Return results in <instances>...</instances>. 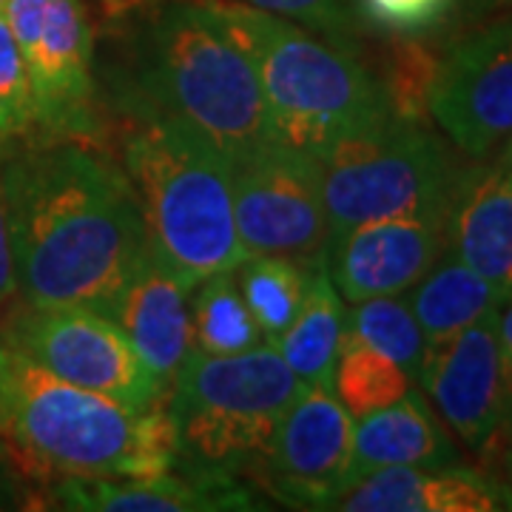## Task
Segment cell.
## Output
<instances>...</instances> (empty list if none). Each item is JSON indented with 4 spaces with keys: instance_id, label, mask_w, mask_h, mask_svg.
Instances as JSON below:
<instances>
[{
    "instance_id": "cell-22",
    "label": "cell",
    "mask_w": 512,
    "mask_h": 512,
    "mask_svg": "<svg viewBox=\"0 0 512 512\" xmlns=\"http://www.w3.org/2000/svg\"><path fill=\"white\" fill-rule=\"evenodd\" d=\"M191 322L194 350L208 356H234L268 342L242 299L234 268L205 276L194 285Z\"/></svg>"
},
{
    "instance_id": "cell-31",
    "label": "cell",
    "mask_w": 512,
    "mask_h": 512,
    "mask_svg": "<svg viewBox=\"0 0 512 512\" xmlns=\"http://www.w3.org/2000/svg\"><path fill=\"white\" fill-rule=\"evenodd\" d=\"M498 339H501L504 367H507V376H510L512 387V291L507 293V299L498 308Z\"/></svg>"
},
{
    "instance_id": "cell-18",
    "label": "cell",
    "mask_w": 512,
    "mask_h": 512,
    "mask_svg": "<svg viewBox=\"0 0 512 512\" xmlns=\"http://www.w3.org/2000/svg\"><path fill=\"white\" fill-rule=\"evenodd\" d=\"M447 251L504 296L512 291V168H464L447 202Z\"/></svg>"
},
{
    "instance_id": "cell-7",
    "label": "cell",
    "mask_w": 512,
    "mask_h": 512,
    "mask_svg": "<svg viewBox=\"0 0 512 512\" xmlns=\"http://www.w3.org/2000/svg\"><path fill=\"white\" fill-rule=\"evenodd\" d=\"M330 239L362 222L444 211L458 168L427 123L387 114L319 157Z\"/></svg>"
},
{
    "instance_id": "cell-28",
    "label": "cell",
    "mask_w": 512,
    "mask_h": 512,
    "mask_svg": "<svg viewBox=\"0 0 512 512\" xmlns=\"http://www.w3.org/2000/svg\"><path fill=\"white\" fill-rule=\"evenodd\" d=\"M248 6L293 20L313 35L356 49V12L350 0H248Z\"/></svg>"
},
{
    "instance_id": "cell-24",
    "label": "cell",
    "mask_w": 512,
    "mask_h": 512,
    "mask_svg": "<svg viewBox=\"0 0 512 512\" xmlns=\"http://www.w3.org/2000/svg\"><path fill=\"white\" fill-rule=\"evenodd\" d=\"M410 384L413 379L407 376L404 367L365 345L362 339H353L345 333L330 387L353 419H362L367 413L396 404L410 393Z\"/></svg>"
},
{
    "instance_id": "cell-13",
    "label": "cell",
    "mask_w": 512,
    "mask_h": 512,
    "mask_svg": "<svg viewBox=\"0 0 512 512\" xmlns=\"http://www.w3.org/2000/svg\"><path fill=\"white\" fill-rule=\"evenodd\" d=\"M419 382L467 447H493L512 427V387L498 339V311L424 350Z\"/></svg>"
},
{
    "instance_id": "cell-23",
    "label": "cell",
    "mask_w": 512,
    "mask_h": 512,
    "mask_svg": "<svg viewBox=\"0 0 512 512\" xmlns=\"http://www.w3.org/2000/svg\"><path fill=\"white\" fill-rule=\"evenodd\" d=\"M313 271L296 259L271 254L245 256L234 268L242 299L271 345L302 311Z\"/></svg>"
},
{
    "instance_id": "cell-4",
    "label": "cell",
    "mask_w": 512,
    "mask_h": 512,
    "mask_svg": "<svg viewBox=\"0 0 512 512\" xmlns=\"http://www.w3.org/2000/svg\"><path fill=\"white\" fill-rule=\"evenodd\" d=\"M123 171L151 251L194 288L245 259L234 217L231 163L200 134L160 114L131 111Z\"/></svg>"
},
{
    "instance_id": "cell-19",
    "label": "cell",
    "mask_w": 512,
    "mask_h": 512,
    "mask_svg": "<svg viewBox=\"0 0 512 512\" xmlns=\"http://www.w3.org/2000/svg\"><path fill=\"white\" fill-rule=\"evenodd\" d=\"M453 461H458L456 444L421 393L410 390L396 404L356 419L348 484L387 467H441Z\"/></svg>"
},
{
    "instance_id": "cell-29",
    "label": "cell",
    "mask_w": 512,
    "mask_h": 512,
    "mask_svg": "<svg viewBox=\"0 0 512 512\" xmlns=\"http://www.w3.org/2000/svg\"><path fill=\"white\" fill-rule=\"evenodd\" d=\"M456 0H359L370 23L393 32H421L436 26Z\"/></svg>"
},
{
    "instance_id": "cell-12",
    "label": "cell",
    "mask_w": 512,
    "mask_h": 512,
    "mask_svg": "<svg viewBox=\"0 0 512 512\" xmlns=\"http://www.w3.org/2000/svg\"><path fill=\"white\" fill-rule=\"evenodd\" d=\"M356 419L330 384H305L276 427L259 470L265 490L293 510H325L348 484Z\"/></svg>"
},
{
    "instance_id": "cell-8",
    "label": "cell",
    "mask_w": 512,
    "mask_h": 512,
    "mask_svg": "<svg viewBox=\"0 0 512 512\" xmlns=\"http://www.w3.org/2000/svg\"><path fill=\"white\" fill-rule=\"evenodd\" d=\"M0 342L20 350L63 382L137 410L165 402V387L143 365L126 330L83 305L20 302L0 322Z\"/></svg>"
},
{
    "instance_id": "cell-30",
    "label": "cell",
    "mask_w": 512,
    "mask_h": 512,
    "mask_svg": "<svg viewBox=\"0 0 512 512\" xmlns=\"http://www.w3.org/2000/svg\"><path fill=\"white\" fill-rule=\"evenodd\" d=\"M3 157H6V151H0V308L18 293L12 228H9V202H6V183H3Z\"/></svg>"
},
{
    "instance_id": "cell-2",
    "label": "cell",
    "mask_w": 512,
    "mask_h": 512,
    "mask_svg": "<svg viewBox=\"0 0 512 512\" xmlns=\"http://www.w3.org/2000/svg\"><path fill=\"white\" fill-rule=\"evenodd\" d=\"M126 100L191 128L228 163L271 143L254 60L217 0H174L148 20Z\"/></svg>"
},
{
    "instance_id": "cell-10",
    "label": "cell",
    "mask_w": 512,
    "mask_h": 512,
    "mask_svg": "<svg viewBox=\"0 0 512 512\" xmlns=\"http://www.w3.org/2000/svg\"><path fill=\"white\" fill-rule=\"evenodd\" d=\"M231 183L245 254L288 256L325 268L330 225L316 157L271 140L231 160Z\"/></svg>"
},
{
    "instance_id": "cell-14",
    "label": "cell",
    "mask_w": 512,
    "mask_h": 512,
    "mask_svg": "<svg viewBox=\"0 0 512 512\" xmlns=\"http://www.w3.org/2000/svg\"><path fill=\"white\" fill-rule=\"evenodd\" d=\"M447 251V208L362 222L330 239L325 271L339 296L356 305L410 291Z\"/></svg>"
},
{
    "instance_id": "cell-15",
    "label": "cell",
    "mask_w": 512,
    "mask_h": 512,
    "mask_svg": "<svg viewBox=\"0 0 512 512\" xmlns=\"http://www.w3.org/2000/svg\"><path fill=\"white\" fill-rule=\"evenodd\" d=\"M57 507L86 512H225L262 510L237 476L171 467L157 476L60 478Z\"/></svg>"
},
{
    "instance_id": "cell-27",
    "label": "cell",
    "mask_w": 512,
    "mask_h": 512,
    "mask_svg": "<svg viewBox=\"0 0 512 512\" xmlns=\"http://www.w3.org/2000/svg\"><path fill=\"white\" fill-rule=\"evenodd\" d=\"M37 140L32 83L12 29L0 12V151Z\"/></svg>"
},
{
    "instance_id": "cell-35",
    "label": "cell",
    "mask_w": 512,
    "mask_h": 512,
    "mask_svg": "<svg viewBox=\"0 0 512 512\" xmlns=\"http://www.w3.org/2000/svg\"><path fill=\"white\" fill-rule=\"evenodd\" d=\"M507 467H510V481H512V441H510V453H507Z\"/></svg>"
},
{
    "instance_id": "cell-33",
    "label": "cell",
    "mask_w": 512,
    "mask_h": 512,
    "mask_svg": "<svg viewBox=\"0 0 512 512\" xmlns=\"http://www.w3.org/2000/svg\"><path fill=\"white\" fill-rule=\"evenodd\" d=\"M478 12H495V9H507L512 6V0H478Z\"/></svg>"
},
{
    "instance_id": "cell-36",
    "label": "cell",
    "mask_w": 512,
    "mask_h": 512,
    "mask_svg": "<svg viewBox=\"0 0 512 512\" xmlns=\"http://www.w3.org/2000/svg\"><path fill=\"white\" fill-rule=\"evenodd\" d=\"M3 3H6V0H0V9H3Z\"/></svg>"
},
{
    "instance_id": "cell-9",
    "label": "cell",
    "mask_w": 512,
    "mask_h": 512,
    "mask_svg": "<svg viewBox=\"0 0 512 512\" xmlns=\"http://www.w3.org/2000/svg\"><path fill=\"white\" fill-rule=\"evenodd\" d=\"M0 12L29 72L37 140H72L92 146L103 123L97 114L94 29L86 3L6 0Z\"/></svg>"
},
{
    "instance_id": "cell-26",
    "label": "cell",
    "mask_w": 512,
    "mask_h": 512,
    "mask_svg": "<svg viewBox=\"0 0 512 512\" xmlns=\"http://www.w3.org/2000/svg\"><path fill=\"white\" fill-rule=\"evenodd\" d=\"M439 63L441 57L419 40H399L390 46L387 69H384V77H379L390 114L402 120H413V123H424V117L430 114L427 103H430V89L439 72Z\"/></svg>"
},
{
    "instance_id": "cell-11",
    "label": "cell",
    "mask_w": 512,
    "mask_h": 512,
    "mask_svg": "<svg viewBox=\"0 0 512 512\" xmlns=\"http://www.w3.org/2000/svg\"><path fill=\"white\" fill-rule=\"evenodd\" d=\"M427 111L470 157H484L510 140L512 15L458 40L441 57Z\"/></svg>"
},
{
    "instance_id": "cell-32",
    "label": "cell",
    "mask_w": 512,
    "mask_h": 512,
    "mask_svg": "<svg viewBox=\"0 0 512 512\" xmlns=\"http://www.w3.org/2000/svg\"><path fill=\"white\" fill-rule=\"evenodd\" d=\"M3 507H12V481L6 476V467L0 461V510Z\"/></svg>"
},
{
    "instance_id": "cell-25",
    "label": "cell",
    "mask_w": 512,
    "mask_h": 512,
    "mask_svg": "<svg viewBox=\"0 0 512 512\" xmlns=\"http://www.w3.org/2000/svg\"><path fill=\"white\" fill-rule=\"evenodd\" d=\"M345 333L353 339H362L365 345L384 353L396 365L407 370V376L416 382L424 362V333L419 319L410 308V299L402 293H384L365 302H356L353 311L345 313Z\"/></svg>"
},
{
    "instance_id": "cell-6",
    "label": "cell",
    "mask_w": 512,
    "mask_h": 512,
    "mask_svg": "<svg viewBox=\"0 0 512 512\" xmlns=\"http://www.w3.org/2000/svg\"><path fill=\"white\" fill-rule=\"evenodd\" d=\"M302 387L271 342L234 356L194 350L165 399L177 464L225 476L259 473Z\"/></svg>"
},
{
    "instance_id": "cell-20",
    "label": "cell",
    "mask_w": 512,
    "mask_h": 512,
    "mask_svg": "<svg viewBox=\"0 0 512 512\" xmlns=\"http://www.w3.org/2000/svg\"><path fill=\"white\" fill-rule=\"evenodd\" d=\"M410 308L419 319L427 348L450 339L453 333L501 308L507 299L487 279L444 251L441 259L410 288Z\"/></svg>"
},
{
    "instance_id": "cell-34",
    "label": "cell",
    "mask_w": 512,
    "mask_h": 512,
    "mask_svg": "<svg viewBox=\"0 0 512 512\" xmlns=\"http://www.w3.org/2000/svg\"><path fill=\"white\" fill-rule=\"evenodd\" d=\"M501 163H507L512 168V137L507 140V146H504V151H501V157H498Z\"/></svg>"
},
{
    "instance_id": "cell-17",
    "label": "cell",
    "mask_w": 512,
    "mask_h": 512,
    "mask_svg": "<svg viewBox=\"0 0 512 512\" xmlns=\"http://www.w3.org/2000/svg\"><path fill=\"white\" fill-rule=\"evenodd\" d=\"M191 291L148 245L111 316L165 390L194 353Z\"/></svg>"
},
{
    "instance_id": "cell-16",
    "label": "cell",
    "mask_w": 512,
    "mask_h": 512,
    "mask_svg": "<svg viewBox=\"0 0 512 512\" xmlns=\"http://www.w3.org/2000/svg\"><path fill=\"white\" fill-rule=\"evenodd\" d=\"M325 510L498 512L512 510V490L458 461L441 467H387L348 484Z\"/></svg>"
},
{
    "instance_id": "cell-1",
    "label": "cell",
    "mask_w": 512,
    "mask_h": 512,
    "mask_svg": "<svg viewBox=\"0 0 512 512\" xmlns=\"http://www.w3.org/2000/svg\"><path fill=\"white\" fill-rule=\"evenodd\" d=\"M23 302L114 316L148 234L126 171L89 143L35 140L3 157Z\"/></svg>"
},
{
    "instance_id": "cell-3",
    "label": "cell",
    "mask_w": 512,
    "mask_h": 512,
    "mask_svg": "<svg viewBox=\"0 0 512 512\" xmlns=\"http://www.w3.org/2000/svg\"><path fill=\"white\" fill-rule=\"evenodd\" d=\"M0 436L40 473L157 476L177 467L165 404L137 410L57 379L0 342Z\"/></svg>"
},
{
    "instance_id": "cell-5",
    "label": "cell",
    "mask_w": 512,
    "mask_h": 512,
    "mask_svg": "<svg viewBox=\"0 0 512 512\" xmlns=\"http://www.w3.org/2000/svg\"><path fill=\"white\" fill-rule=\"evenodd\" d=\"M217 6L254 60L274 143L319 157L345 134L390 114L382 80L367 72L359 49L256 6Z\"/></svg>"
},
{
    "instance_id": "cell-21",
    "label": "cell",
    "mask_w": 512,
    "mask_h": 512,
    "mask_svg": "<svg viewBox=\"0 0 512 512\" xmlns=\"http://www.w3.org/2000/svg\"><path fill=\"white\" fill-rule=\"evenodd\" d=\"M345 313V299L333 288L328 271L316 268L302 311L274 342L302 384H330L345 342Z\"/></svg>"
}]
</instances>
